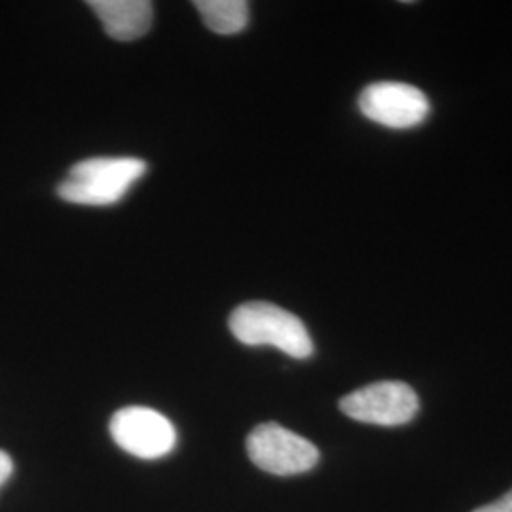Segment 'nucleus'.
Wrapping results in <instances>:
<instances>
[{
    "mask_svg": "<svg viewBox=\"0 0 512 512\" xmlns=\"http://www.w3.org/2000/svg\"><path fill=\"white\" fill-rule=\"evenodd\" d=\"M145 173L147 164L139 158H88L71 167L57 196L76 205L107 207L122 202Z\"/></svg>",
    "mask_w": 512,
    "mask_h": 512,
    "instance_id": "f257e3e1",
    "label": "nucleus"
},
{
    "mask_svg": "<svg viewBox=\"0 0 512 512\" xmlns=\"http://www.w3.org/2000/svg\"><path fill=\"white\" fill-rule=\"evenodd\" d=\"M230 330L245 346H272L294 359L313 355V340L300 317L270 302H247L232 311Z\"/></svg>",
    "mask_w": 512,
    "mask_h": 512,
    "instance_id": "f03ea898",
    "label": "nucleus"
},
{
    "mask_svg": "<svg viewBox=\"0 0 512 512\" xmlns=\"http://www.w3.org/2000/svg\"><path fill=\"white\" fill-rule=\"evenodd\" d=\"M247 454L258 469L275 476L302 475L319 461V450L310 440L279 423H262L247 437Z\"/></svg>",
    "mask_w": 512,
    "mask_h": 512,
    "instance_id": "7ed1b4c3",
    "label": "nucleus"
},
{
    "mask_svg": "<svg viewBox=\"0 0 512 512\" xmlns=\"http://www.w3.org/2000/svg\"><path fill=\"white\" fill-rule=\"evenodd\" d=\"M112 440L131 456L160 459L177 446V429L164 414L147 406H128L110 420Z\"/></svg>",
    "mask_w": 512,
    "mask_h": 512,
    "instance_id": "20e7f679",
    "label": "nucleus"
},
{
    "mask_svg": "<svg viewBox=\"0 0 512 512\" xmlns=\"http://www.w3.org/2000/svg\"><path fill=\"white\" fill-rule=\"evenodd\" d=\"M340 410L361 423L397 427L416 418L420 399L416 391L403 382H378L346 395L340 401Z\"/></svg>",
    "mask_w": 512,
    "mask_h": 512,
    "instance_id": "39448f33",
    "label": "nucleus"
},
{
    "mask_svg": "<svg viewBox=\"0 0 512 512\" xmlns=\"http://www.w3.org/2000/svg\"><path fill=\"white\" fill-rule=\"evenodd\" d=\"M359 109L368 120L389 129L416 128L429 116L427 95L403 82H376L359 95Z\"/></svg>",
    "mask_w": 512,
    "mask_h": 512,
    "instance_id": "423d86ee",
    "label": "nucleus"
},
{
    "mask_svg": "<svg viewBox=\"0 0 512 512\" xmlns=\"http://www.w3.org/2000/svg\"><path fill=\"white\" fill-rule=\"evenodd\" d=\"M88 6L114 40H135L147 35L154 18V4L148 0H92Z\"/></svg>",
    "mask_w": 512,
    "mask_h": 512,
    "instance_id": "0eeeda50",
    "label": "nucleus"
},
{
    "mask_svg": "<svg viewBox=\"0 0 512 512\" xmlns=\"http://www.w3.org/2000/svg\"><path fill=\"white\" fill-rule=\"evenodd\" d=\"M194 6L207 29L217 35H238L249 25V2L245 0H198Z\"/></svg>",
    "mask_w": 512,
    "mask_h": 512,
    "instance_id": "6e6552de",
    "label": "nucleus"
},
{
    "mask_svg": "<svg viewBox=\"0 0 512 512\" xmlns=\"http://www.w3.org/2000/svg\"><path fill=\"white\" fill-rule=\"evenodd\" d=\"M475 512H512V490L503 495L501 499H497L486 507H480Z\"/></svg>",
    "mask_w": 512,
    "mask_h": 512,
    "instance_id": "1a4fd4ad",
    "label": "nucleus"
},
{
    "mask_svg": "<svg viewBox=\"0 0 512 512\" xmlns=\"http://www.w3.org/2000/svg\"><path fill=\"white\" fill-rule=\"evenodd\" d=\"M12 473H14V461L4 450H0V488L8 482Z\"/></svg>",
    "mask_w": 512,
    "mask_h": 512,
    "instance_id": "9d476101",
    "label": "nucleus"
}]
</instances>
